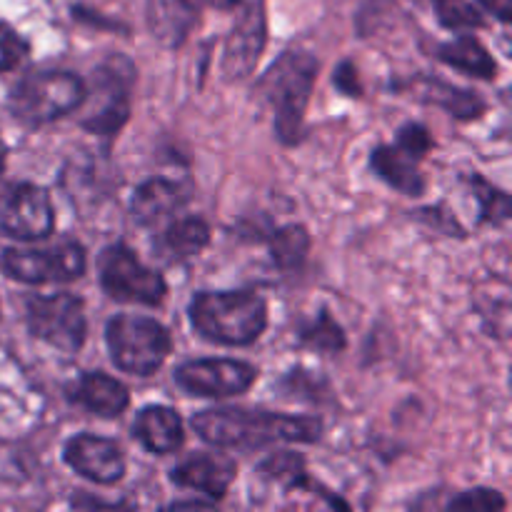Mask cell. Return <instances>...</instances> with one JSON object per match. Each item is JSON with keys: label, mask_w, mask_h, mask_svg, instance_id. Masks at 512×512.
Instances as JSON below:
<instances>
[{"label": "cell", "mask_w": 512, "mask_h": 512, "mask_svg": "<svg viewBox=\"0 0 512 512\" xmlns=\"http://www.w3.org/2000/svg\"><path fill=\"white\" fill-rule=\"evenodd\" d=\"M438 58L443 60V63L453 65V68L463 70V73L475 75V78L490 80L495 78V70H498L493 55H490L478 40L470 38V35H463V38L453 40V43L440 45Z\"/></svg>", "instance_id": "cell-21"}, {"label": "cell", "mask_w": 512, "mask_h": 512, "mask_svg": "<svg viewBox=\"0 0 512 512\" xmlns=\"http://www.w3.org/2000/svg\"><path fill=\"white\" fill-rule=\"evenodd\" d=\"M105 340L115 365L133 375H153L170 353L168 330L145 315H115L105 328Z\"/></svg>", "instance_id": "cell-5"}, {"label": "cell", "mask_w": 512, "mask_h": 512, "mask_svg": "<svg viewBox=\"0 0 512 512\" xmlns=\"http://www.w3.org/2000/svg\"><path fill=\"white\" fill-rule=\"evenodd\" d=\"M55 213L40 185L15 183L0 190V235L40 240L53 233Z\"/></svg>", "instance_id": "cell-10"}, {"label": "cell", "mask_w": 512, "mask_h": 512, "mask_svg": "<svg viewBox=\"0 0 512 512\" xmlns=\"http://www.w3.org/2000/svg\"><path fill=\"white\" fill-rule=\"evenodd\" d=\"M190 323L205 340L248 345L258 340L268 325V308L265 300L250 290L200 293L190 303Z\"/></svg>", "instance_id": "cell-2"}, {"label": "cell", "mask_w": 512, "mask_h": 512, "mask_svg": "<svg viewBox=\"0 0 512 512\" xmlns=\"http://www.w3.org/2000/svg\"><path fill=\"white\" fill-rule=\"evenodd\" d=\"M233 3V28L223 53V78L243 80L253 73L268 38L265 0H230Z\"/></svg>", "instance_id": "cell-9"}, {"label": "cell", "mask_w": 512, "mask_h": 512, "mask_svg": "<svg viewBox=\"0 0 512 512\" xmlns=\"http://www.w3.org/2000/svg\"><path fill=\"white\" fill-rule=\"evenodd\" d=\"M310 250V235L300 225H288V228L278 230L270 240V255L275 263L283 270H295Z\"/></svg>", "instance_id": "cell-22"}, {"label": "cell", "mask_w": 512, "mask_h": 512, "mask_svg": "<svg viewBox=\"0 0 512 512\" xmlns=\"http://www.w3.org/2000/svg\"><path fill=\"white\" fill-rule=\"evenodd\" d=\"M210 243V228L198 218H183L178 223L170 225L163 235L158 238L155 248H158L160 258L170 260H185L190 255H198L205 245Z\"/></svg>", "instance_id": "cell-20"}, {"label": "cell", "mask_w": 512, "mask_h": 512, "mask_svg": "<svg viewBox=\"0 0 512 512\" xmlns=\"http://www.w3.org/2000/svg\"><path fill=\"white\" fill-rule=\"evenodd\" d=\"M448 508L455 512H490V510H503L505 500L500 498V493H495V490L480 488V490H470V493H463L460 498H455Z\"/></svg>", "instance_id": "cell-26"}, {"label": "cell", "mask_w": 512, "mask_h": 512, "mask_svg": "<svg viewBox=\"0 0 512 512\" xmlns=\"http://www.w3.org/2000/svg\"><path fill=\"white\" fill-rule=\"evenodd\" d=\"M470 183H473V188L478 190L480 200H483V218L485 220H493V223H498V220L508 218L510 215L508 195L500 193V190H495V188H490V185L480 178H473Z\"/></svg>", "instance_id": "cell-28"}, {"label": "cell", "mask_w": 512, "mask_h": 512, "mask_svg": "<svg viewBox=\"0 0 512 512\" xmlns=\"http://www.w3.org/2000/svg\"><path fill=\"white\" fill-rule=\"evenodd\" d=\"M73 400L100 418H118L128 408V388L103 373H88L75 385Z\"/></svg>", "instance_id": "cell-18"}, {"label": "cell", "mask_w": 512, "mask_h": 512, "mask_svg": "<svg viewBox=\"0 0 512 512\" xmlns=\"http://www.w3.org/2000/svg\"><path fill=\"white\" fill-rule=\"evenodd\" d=\"M300 338H303L305 345L320 350V353H340V350L345 348L343 328L330 318L328 310H323V313L315 318V323H310L308 328L300 333Z\"/></svg>", "instance_id": "cell-23"}, {"label": "cell", "mask_w": 512, "mask_h": 512, "mask_svg": "<svg viewBox=\"0 0 512 512\" xmlns=\"http://www.w3.org/2000/svg\"><path fill=\"white\" fill-rule=\"evenodd\" d=\"M420 160L410 158L405 150H400L398 145L390 148V145H383L373 153L370 158V165H373L375 173L390 183L393 188H398L400 193L405 195H420L425 188V180L418 170Z\"/></svg>", "instance_id": "cell-19"}, {"label": "cell", "mask_w": 512, "mask_h": 512, "mask_svg": "<svg viewBox=\"0 0 512 512\" xmlns=\"http://www.w3.org/2000/svg\"><path fill=\"white\" fill-rule=\"evenodd\" d=\"M28 55V43L10 25L0 23V73L18 68Z\"/></svg>", "instance_id": "cell-27"}, {"label": "cell", "mask_w": 512, "mask_h": 512, "mask_svg": "<svg viewBox=\"0 0 512 512\" xmlns=\"http://www.w3.org/2000/svg\"><path fill=\"white\" fill-rule=\"evenodd\" d=\"M180 388L198 398H233L255 383V368L240 360H193L175 373Z\"/></svg>", "instance_id": "cell-11"}, {"label": "cell", "mask_w": 512, "mask_h": 512, "mask_svg": "<svg viewBox=\"0 0 512 512\" xmlns=\"http://www.w3.org/2000/svg\"><path fill=\"white\" fill-rule=\"evenodd\" d=\"M430 145H433V138H430V133L423 128V125L410 123V125H405L403 130H400L398 148L405 150V153H408L410 158L423 160L425 153H428V150H430Z\"/></svg>", "instance_id": "cell-29"}, {"label": "cell", "mask_w": 512, "mask_h": 512, "mask_svg": "<svg viewBox=\"0 0 512 512\" xmlns=\"http://www.w3.org/2000/svg\"><path fill=\"white\" fill-rule=\"evenodd\" d=\"M205 0H148V25L165 48H178L188 38Z\"/></svg>", "instance_id": "cell-14"}, {"label": "cell", "mask_w": 512, "mask_h": 512, "mask_svg": "<svg viewBox=\"0 0 512 512\" xmlns=\"http://www.w3.org/2000/svg\"><path fill=\"white\" fill-rule=\"evenodd\" d=\"M180 488L200 490L208 498H223L235 480V465L220 455H195L170 473Z\"/></svg>", "instance_id": "cell-16"}, {"label": "cell", "mask_w": 512, "mask_h": 512, "mask_svg": "<svg viewBox=\"0 0 512 512\" xmlns=\"http://www.w3.org/2000/svg\"><path fill=\"white\" fill-rule=\"evenodd\" d=\"M100 78L105 80V93H108V100L105 105H100L95 110L93 118L85 120V128L95 135H115L130 115V98L128 88L130 80H133V68H130L128 60L113 58L108 60L105 68L98 70Z\"/></svg>", "instance_id": "cell-13"}, {"label": "cell", "mask_w": 512, "mask_h": 512, "mask_svg": "<svg viewBox=\"0 0 512 512\" xmlns=\"http://www.w3.org/2000/svg\"><path fill=\"white\" fill-rule=\"evenodd\" d=\"M480 3L485 5V8L490 10L493 15H498L503 23H508L510 20V13H512V0H480Z\"/></svg>", "instance_id": "cell-32"}, {"label": "cell", "mask_w": 512, "mask_h": 512, "mask_svg": "<svg viewBox=\"0 0 512 512\" xmlns=\"http://www.w3.org/2000/svg\"><path fill=\"white\" fill-rule=\"evenodd\" d=\"M85 100V85L78 75L65 70H45L20 80L10 95V110L20 123L38 128L73 113Z\"/></svg>", "instance_id": "cell-4"}, {"label": "cell", "mask_w": 512, "mask_h": 512, "mask_svg": "<svg viewBox=\"0 0 512 512\" xmlns=\"http://www.w3.org/2000/svg\"><path fill=\"white\" fill-rule=\"evenodd\" d=\"M0 268L20 283H68L85 273V253L75 240L45 250L8 248L0 255Z\"/></svg>", "instance_id": "cell-8"}, {"label": "cell", "mask_w": 512, "mask_h": 512, "mask_svg": "<svg viewBox=\"0 0 512 512\" xmlns=\"http://www.w3.org/2000/svg\"><path fill=\"white\" fill-rule=\"evenodd\" d=\"M185 198H188V193H185L183 185L165 178H150L135 190L130 215L143 228H153L160 220L170 218L175 210L183 208Z\"/></svg>", "instance_id": "cell-15"}, {"label": "cell", "mask_w": 512, "mask_h": 512, "mask_svg": "<svg viewBox=\"0 0 512 512\" xmlns=\"http://www.w3.org/2000/svg\"><path fill=\"white\" fill-rule=\"evenodd\" d=\"M263 478L278 480V483L298 485L303 480V458L293 453H278L265 460L258 470Z\"/></svg>", "instance_id": "cell-24"}, {"label": "cell", "mask_w": 512, "mask_h": 512, "mask_svg": "<svg viewBox=\"0 0 512 512\" xmlns=\"http://www.w3.org/2000/svg\"><path fill=\"white\" fill-rule=\"evenodd\" d=\"M100 283L110 298L120 303L158 305L165 298V280L145 268L128 245H110L98 260Z\"/></svg>", "instance_id": "cell-7"}, {"label": "cell", "mask_w": 512, "mask_h": 512, "mask_svg": "<svg viewBox=\"0 0 512 512\" xmlns=\"http://www.w3.org/2000/svg\"><path fill=\"white\" fill-rule=\"evenodd\" d=\"M65 463L98 485H113L123 478L125 458L113 440L95 435H75L65 445Z\"/></svg>", "instance_id": "cell-12"}, {"label": "cell", "mask_w": 512, "mask_h": 512, "mask_svg": "<svg viewBox=\"0 0 512 512\" xmlns=\"http://www.w3.org/2000/svg\"><path fill=\"white\" fill-rule=\"evenodd\" d=\"M135 438L155 455H168L183 445V420L165 405L143 408L135 418Z\"/></svg>", "instance_id": "cell-17"}, {"label": "cell", "mask_w": 512, "mask_h": 512, "mask_svg": "<svg viewBox=\"0 0 512 512\" xmlns=\"http://www.w3.org/2000/svg\"><path fill=\"white\" fill-rule=\"evenodd\" d=\"M335 85L343 90L345 95H360V78H358V68L353 63H343L335 73Z\"/></svg>", "instance_id": "cell-31"}, {"label": "cell", "mask_w": 512, "mask_h": 512, "mask_svg": "<svg viewBox=\"0 0 512 512\" xmlns=\"http://www.w3.org/2000/svg\"><path fill=\"white\" fill-rule=\"evenodd\" d=\"M448 93V108L453 110V115H458V118H475V115L483 113V100L470 95L468 90H448Z\"/></svg>", "instance_id": "cell-30"}, {"label": "cell", "mask_w": 512, "mask_h": 512, "mask_svg": "<svg viewBox=\"0 0 512 512\" xmlns=\"http://www.w3.org/2000/svg\"><path fill=\"white\" fill-rule=\"evenodd\" d=\"M3 168H5V145L3 140H0V173H3Z\"/></svg>", "instance_id": "cell-33"}, {"label": "cell", "mask_w": 512, "mask_h": 512, "mask_svg": "<svg viewBox=\"0 0 512 512\" xmlns=\"http://www.w3.org/2000/svg\"><path fill=\"white\" fill-rule=\"evenodd\" d=\"M318 78V60L303 50H288L273 63L260 83L275 113V130L283 143H295L303 133L305 110Z\"/></svg>", "instance_id": "cell-3"}, {"label": "cell", "mask_w": 512, "mask_h": 512, "mask_svg": "<svg viewBox=\"0 0 512 512\" xmlns=\"http://www.w3.org/2000/svg\"><path fill=\"white\" fill-rule=\"evenodd\" d=\"M438 15L448 28H478L483 23L478 10L468 0H438Z\"/></svg>", "instance_id": "cell-25"}, {"label": "cell", "mask_w": 512, "mask_h": 512, "mask_svg": "<svg viewBox=\"0 0 512 512\" xmlns=\"http://www.w3.org/2000/svg\"><path fill=\"white\" fill-rule=\"evenodd\" d=\"M28 328L53 348L78 353L88 333L83 300L70 293L35 295L28 300Z\"/></svg>", "instance_id": "cell-6"}, {"label": "cell", "mask_w": 512, "mask_h": 512, "mask_svg": "<svg viewBox=\"0 0 512 512\" xmlns=\"http://www.w3.org/2000/svg\"><path fill=\"white\" fill-rule=\"evenodd\" d=\"M193 428L205 443L215 448H260L275 440L313 443L323 433V425L315 418L248 413L238 408L203 410L193 418Z\"/></svg>", "instance_id": "cell-1"}]
</instances>
